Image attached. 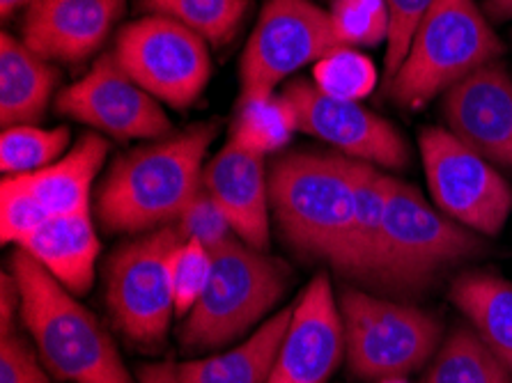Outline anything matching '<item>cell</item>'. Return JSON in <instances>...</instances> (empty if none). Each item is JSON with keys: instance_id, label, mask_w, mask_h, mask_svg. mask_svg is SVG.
Wrapping results in <instances>:
<instances>
[{"instance_id": "cell-12", "label": "cell", "mask_w": 512, "mask_h": 383, "mask_svg": "<svg viewBox=\"0 0 512 383\" xmlns=\"http://www.w3.org/2000/svg\"><path fill=\"white\" fill-rule=\"evenodd\" d=\"M56 111L118 140L166 138L173 131L159 99L124 72L113 51L102 53L88 74L60 92Z\"/></svg>"}, {"instance_id": "cell-40", "label": "cell", "mask_w": 512, "mask_h": 383, "mask_svg": "<svg viewBox=\"0 0 512 383\" xmlns=\"http://www.w3.org/2000/svg\"><path fill=\"white\" fill-rule=\"evenodd\" d=\"M377 383H409L405 377H393V379H382V381H377Z\"/></svg>"}, {"instance_id": "cell-25", "label": "cell", "mask_w": 512, "mask_h": 383, "mask_svg": "<svg viewBox=\"0 0 512 383\" xmlns=\"http://www.w3.org/2000/svg\"><path fill=\"white\" fill-rule=\"evenodd\" d=\"M299 131L297 111L285 95L237 99L230 138L246 150L269 156L281 152Z\"/></svg>"}, {"instance_id": "cell-8", "label": "cell", "mask_w": 512, "mask_h": 383, "mask_svg": "<svg viewBox=\"0 0 512 383\" xmlns=\"http://www.w3.org/2000/svg\"><path fill=\"white\" fill-rule=\"evenodd\" d=\"M184 241L177 225H164L118 246L104 267L106 308L131 347L159 351L175 315L170 260Z\"/></svg>"}, {"instance_id": "cell-21", "label": "cell", "mask_w": 512, "mask_h": 383, "mask_svg": "<svg viewBox=\"0 0 512 383\" xmlns=\"http://www.w3.org/2000/svg\"><path fill=\"white\" fill-rule=\"evenodd\" d=\"M108 140L99 134H83L72 150L37 173L17 175L26 189L40 200L49 216L76 214L90 209V193L108 156Z\"/></svg>"}, {"instance_id": "cell-30", "label": "cell", "mask_w": 512, "mask_h": 383, "mask_svg": "<svg viewBox=\"0 0 512 383\" xmlns=\"http://www.w3.org/2000/svg\"><path fill=\"white\" fill-rule=\"evenodd\" d=\"M212 250L198 239H184L170 260V278H173L175 315L186 317L212 278Z\"/></svg>"}, {"instance_id": "cell-29", "label": "cell", "mask_w": 512, "mask_h": 383, "mask_svg": "<svg viewBox=\"0 0 512 383\" xmlns=\"http://www.w3.org/2000/svg\"><path fill=\"white\" fill-rule=\"evenodd\" d=\"M329 17L343 46H379L389 42L391 12L386 0H331Z\"/></svg>"}, {"instance_id": "cell-28", "label": "cell", "mask_w": 512, "mask_h": 383, "mask_svg": "<svg viewBox=\"0 0 512 383\" xmlns=\"http://www.w3.org/2000/svg\"><path fill=\"white\" fill-rule=\"evenodd\" d=\"M313 83L329 97L361 101L375 90L377 67L368 56H363L352 46H340L320 62H315Z\"/></svg>"}, {"instance_id": "cell-20", "label": "cell", "mask_w": 512, "mask_h": 383, "mask_svg": "<svg viewBox=\"0 0 512 383\" xmlns=\"http://www.w3.org/2000/svg\"><path fill=\"white\" fill-rule=\"evenodd\" d=\"M60 72L51 60L5 30L0 39V124H37L49 108Z\"/></svg>"}, {"instance_id": "cell-39", "label": "cell", "mask_w": 512, "mask_h": 383, "mask_svg": "<svg viewBox=\"0 0 512 383\" xmlns=\"http://www.w3.org/2000/svg\"><path fill=\"white\" fill-rule=\"evenodd\" d=\"M492 17H496V19H512V3H508V5H503L501 10H496Z\"/></svg>"}, {"instance_id": "cell-31", "label": "cell", "mask_w": 512, "mask_h": 383, "mask_svg": "<svg viewBox=\"0 0 512 383\" xmlns=\"http://www.w3.org/2000/svg\"><path fill=\"white\" fill-rule=\"evenodd\" d=\"M40 200L26 189L17 175H5L0 184V234L3 244L21 246L44 221H49Z\"/></svg>"}, {"instance_id": "cell-37", "label": "cell", "mask_w": 512, "mask_h": 383, "mask_svg": "<svg viewBox=\"0 0 512 383\" xmlns=\"http://www.w3.org/2000/svg\"><path fill=\"white\" fill-rule=\"evenodd\" d=\"M30 3L33 0H0V14H3V19H7L17 10H21V7H28Z\"/></svg>"}, {"instance_id": "cell-33", "label": "cell", "mask_w": 512, "mask_h": 383, "mask_svg": "<svg viewBox=\"0 0 512 383\" xmlns=\"http://www.w3.org/2000/svg\"><path fill=\"white\" fill-rule=\"evenodd\" d=\"M389 3L391 12V33L389 42H386V58H384V69L386 78L395 76L402 60L407 56V49L411 44V37H414L418 23L423 21L425 12L430 10L434 0H386Z\"/></svg>"}, {"instance_id": "cell-22", "label": "cell", "mask_w": 512, "mask_h": 383, "mask_svg": "<svg viewBox=\"0 0 512 383\" xmlns=\"http://www.w3.org/2000/svg\"><path fill=\"white\" fill-rule=\"evenodd\" d=\"M294 317L292 306L269 317L251 338L226 354L177 363L182 383H267Z\"/></svg>"}, {"instance_id": "cell-27", "label": "cell", "mask_w": 512, "mask_h": 383, "mask_svg": "<svg viewBox=\"0 0 512 383\" xmlns=\"http://www.w3.org/2000/svg\"><path fill=\"white\" fill-rule=\"evenodd\" d=\"M69 127L40 129L35 124H17L0 136V170L3 175L37 173L62 159L69 147Z\"/></svg>"}, {"instance_id": "cell-16", "label": "cell", "mask_w": 512, "mask_h": 383, "mask_svg": "<svg viewBox=\"0 0 512 383\" xmlns=\"http://www.w3.org/2000/svg\"><path fill=\"white\" fill-rule=\"evenodd\" d=\"M122 10L124 0H33L21 39L37 56L76 65L102 49Z\"/></svg>"}, {"instance_id": "cell-32", "label": "cell", "mask_w": 512, "mask_h": 383, "mask_svg": "<svg viewBox=\"0 0 512 383\" xmlns=\"http://www.w3.org/2000/svg\"><path fill=\"white\" fill-rule=\"evenodd\" d=\"M175 225L184 239H198L209 250L221 246L223 241H228L235 234L226 214L216 205L212 195L205 189V184L193 195V200L186 205Z\"/></svg>"}, {"instance_id": "cell-1", "label": "cell", "mask_w": 512, "mask_h": 383, "mask_svg": "<svg viewBox=\"0 0 512 383\" xmlns=\"http://www.w3.org/2000/svg\"><path fill=\"white\" fill-rule=\"evenodd\" d=\"M216 136L219 122H200L115 159L97 191L104 228L145 234L173 225L203 186L205 156Z\"/></svg>"}, {"instance_id": "cell-6", "label": "cell", "mask_w": 512, "mask_h": 383, "mask_svg": "<svg viewBox=\"0 0 512 383\" xmlns=\"http://www.w3.org/2000/svg\"><path fill=\"white\" fill-rule=\"evenodd\" d=\"M478 232L428 205L414 186L386 175L379 296H414L448 269L483 253Z\"/></svg>"}, {"instance_id": "cell-17", "label": "cell", "mask_w": 512, "mask_h": 383, "mask_svg": "<svg viewBox=\"0 0 512 383\" xmlns=\"http://www.w3.org/2000/svg\"><path fill=\"white\" fill-rule=\"evenodd\" d=\"M203 184L248 246L269 248V175L265 156L228 140L221 152L207 161Z\"/></svg>"}, {"instance_id": "cell-11", "label": "cell", "mask_w": 512, "mask_h": 383, "mask_svg": "<svg viewBox=\"0 0 512 383\" xmlns=\"http://www.w3.org/2000/svg\"><path fill=\"white\" fill-rule=\"evenodd\" d=\"M340 46L329 12L313 0H267L239 65V99L274 95L287 76Z\"/></svg>"}, {"instance_id": "cell-35", "label": "cell", "mask_w": 512, "mask_h": 383, "mask_svg": "<svg viewBox=\"0 0 512 383\" xmlns=\"http://www.w3.org/2000/svg\"><path fill=\"white\" fill-rule=\"evenodd\" d=\"M17 315H21V289L12 271L0 278V338L17 331Z\"/></svg>"}, {"instance_id": "cell-24", "label": "cell", "mask_w": 512, "mask_h": 383, "mask_svg": "<svg viewBox=\"0 0 512 383\" xmlns=\"http://www.w3.org/2000/svg\"><path fill=\"white\" fill-rule=\"evenodd\" d=\"M423 383H512V372L469 326H457L444 340Z\"/></svg>"}, {"instance_id": "cell-19", "label": "cell", "mask_w": 512, "mask_h": 383, "mask_svg": "<svg viewBox=\"0 0 512 383\" xmlns=\"http://www.w3.org/2000/svg\"><path fill=\"white\" fill-rule=\"evenodd\" d=\"M17 248L33 255L74 296L85 294L95 285L102 244L92 225L90 209L51 216Z\"/></svg>"}, {"instance_id": "cell-18", "label": "cell", "mask_w": 512, "mask_h": 383, "mask_svg": "<svg viewBox=\"0 0 512 383\" xmlns=\"http://www.w3.org/2000/svg\"><path fill=\"white\" fill-rule=\"evenodd\" d=\"M386 175L368 161L354 163V216L345 246L331 264L340 278L379 294L384 257Z\"/></svg>"}, {"instance_id": "cell-5", "label": "cell", "mask_w": 512, "mask_h": 383, "mask_svg": "<svg viewBox=\"0 0 512 383\" xmlns=\"http://www.w3.org/2000/svg\"><path fill=\"white\" fill-rule=\"evenodd\" d=\"M501 53V39L476 0H434L389 81L391 99L414 111L499 60Z\"/></svg>"}, {"instance_id": "cell-14", "label": "cell", "mask_w": 512, "mask_h": 383, "mask_svg": "<svg viewBox=\"0 0 512 383\" xmlns=\"http://www.w3.org/2000/svg\"><path fill=\"white\" fill-rule=\"evenodd\" d=\"M345 358V331L327 271L294 303V317L267 383H327Z\"/></svg>"}, {"instance_id": "cell-7", "label": "cell", "mask_w": 512, "mask_h": 383, "mask_svg": "<svg viewBox=\"0 0 512 383\" xmlns=\"http://www.w3.org/2000/svg\"><path fill=\"white\" fill-rule=\"evenodd\" d=\"M345 331V361L354 379L407 377L430 361L441 342L432 312L366 289L343 287L338 296Z\"/></svg>"}, {"instance_id": "cell-10", "label": "cell", "mask_w": 512, "mask_h": 383, "mask_svg": "<svg viewBox=\"0 0 512 383\" xmlns=\"http://www.w3.org/2000/svg\"><path fill=\"white\" fill-rule=\"evenodd\" d=\"M113 53L141 88L173 108L196 104L212 76L205 39L161 14L127 23Z\"/></svg>"}, {"instance_id": "cell-9", "label": "cell", "mask_w": 512, "mask_h": 383, "mask_svg": "<svg viewBox=\"0 0 512 383\" xmlns=\"http://www.w3.org/2000/svg\"><path fill=\"white\" fill-rule=\"evenodd\" d=\"M418 147L432 200L441 214L478 234H499L512 211L508 179L448 129H423Z\"/></svg>"}, {"instance_id": "cell-23", "label": "cell", "mask_w": 512, "mask_h": 383, "mask_svg": "<svg viewBox=\"0 0 512 383\" xmlns=\"http://www.w3.org/2000/svg\"><path fill=\"white\" fill-rule=\"evenodd\" d=\"M453 306L471 322L480 340L512 372V283L485 271L457 276L448 292Z\"/></svg>"}, {"instance_id": "cell-2", "label": "cell", "mask_w": 512, "mask_h": 383, "mask_svg": "<svg viewBox=\"0 0 512 383\" xmlns=\"http://www.w3.org/2000/svg\"><path fill=\"white\" fill-rule=\"evenodd\" d=\"M10 271L21 289V322L53 377L72 383H136L111 333L33 255L17 248Z\"/></svg>"}, {"instance_id": "cell-26", "label": "cell", "mask_w": 512, "mask_h": 383, "mask_svg": "<svg viewBox=\"0 0 512 383\" xmlns=\"http://www.w3.org/2000/svg\"><path fill=\"white\" fill-rule=\"evenodd\" d=\"M251 0H143L145 10L184 23L212 46L228 44Z\"/></svg>"}, {"instance_id": "cell-34", "label": "cell", "mask_w": 512, "mask_h": 383, "mask_svg": "<svg viewBox=\"0 0 512 383\" xmlns=\"http://www.w3.org/2000/svg\"><path fill=\"white\" fill-rule=\"evenodd\" d=\"M0 383H51L37 349L17 331L0 338Z\"/></svg>"}, {"instance_id": "cell-4", "label": "cell", "mask_w": 512, "mask_h": 383, "mask_svg": "<svg viewBox=\"0 0 512 383\" xmlns=\"http://www.w3.org/2000/svg\"><path fill=\"white\" fill-rule=\"evenodd\" d=\"M212 278L177 331L184 351L228 347L269 315L283 299L290 269L267 250L248 246L237 234L212 250Z\"/></svg>"}, {"instance_id": "cell-36", "label": "cell", "mask_w": 512, "mask_h": 383, "mask_svg": "<svg viewBox=\"0 0 512 383\" xmlns=\"http://www.w3.org/2000/svg\"><path fill=\"white\" fill-rule=\"evenodd\" d=\"M138 383H182L175 363H147L136 370Z\"/></svg>"}, {"instance_id": "cell-13", "label": "cell", "mask_w": 512, "mask_h": 383, "mask_svg": "<svg viewBox=\"0 0 512 383\" xmlns=\"http://www.w3.org/2000/svg\"><path fill=\"white\" fill-rule=\"evenodd\" d=\"M283 95L297 111L299 131L324 140L336 152L377 168H405L409 163V147L400 131L359 101L324 95L306 78L287 83Z\"/></svg>"}, {"instance_id": "cell-3", "label": "cell", "mask_w": 512, "mask_h": 383, "mask_svg": "<svg viewBox=\"0 0 512 383\" xmlns=\"http://www.w3.org/2000/svg\"><path fill=\"white\" fill-rule=\"evenodd\" d=\"M354 163L340 152H285L271 163V216L297 255L336 262L354 216Z\"/></svg>"}, {"instance_id": "cell-38", "label": "cell", "mask_w": 512, "mask_h": 383, "mask_svg": "<svg viewBox=\"0 0 512 383\" xmlns=\"http://www.w3.org/2000/svg\"><path fill=\"white\" fill-rule=\"evenodd\" d=\"M508 3H512V0H487L485 3V10L490 12V14H494L496 10H501L503 5H508Z\"/></svg>"}, {"instance_id": "cell-15", "label": "cell", "mask_w": 512, "mask_h": 383, "mask_svg": "<svg viewBox=\"0 0 512 383\" xmlns=\"http://www.w3.org/2000/svg\"><path fill=\"white\" fill-rule=\"evenodd\" d=\"M448 131L490 163L512 170V78L499 60L444 95Z\"/></svg>"}]
</instances>
